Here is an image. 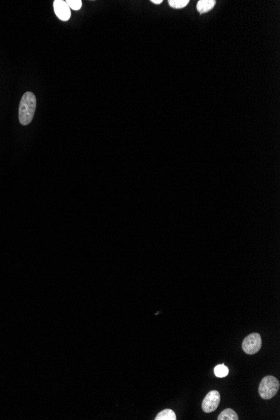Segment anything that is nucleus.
<instances>
[{"label":"nucleus","instance_id":"nucleus-12","mask_svg":"<svg viewBox=\"0 0 280 420\" xmlns=\"http://www.w3.org/2000/svg\"><path fill=\"white\" fill-rule=\"evenodd\" d=\"M151 2H152L153 4H155V5H160L161 3H163V0H152Z\"/></svg>","mask_w":280,"mask_h":420},{"label":"nucleus","instance_id":"nucleus-3","mask_svg":"<svg viewBox=\"0 0 280 420\" xmlns=\"http://www.w3.org/2000/svg\"><path fill=\"white\" fill-rule=\"evenodd\" d=\"M243 350L248 355H254L262 347V338L258 333H252L243 340L242 344Z\"/></svg>","mask_w":280,"mask_h":420},{"label":"nucleus","instance_id":"nucleus-9","mask_svg":"<svg viewBox=\"0 0 280 420\" xmlns=\"http://www.w3.org/2000/svg\"><path fill=\"white\" fill-rule=\"evenodd\" d=\"M228 373H229L228 368L225 365H223V364L218 365L214 368V373H215V375L218 378H225V377L228 375Z\"/></svg>","mask_w":280,"mask_h":420},{"label":"nucleus","instance_id":"nucleus-2","mask_svg":"<svg viewBox=\"0 0 280 420\" xmlns=\"http://www.w3.org/2000/svg\"><path fill=\"white\" fill-rule=\"evenodd\" d=\"M279 381L273 376H267L261 381L258 388V393L263 399H271L278 393Z\"/></svg>","mask_w":280,"mask_h":420},{"label":"nucleus","instance_id":"nucleus-11","mask_svg":"<svg viewBox=\"0 0 280 420\" xmlns=\"http://www.w3.org/2000/svg\"><path fill=\"white\" fill-rule=\"evenodd\" d=\"M65 3L73 10H79L83 7V2L81 0H67Z\"/></svg>","mask_w":280,"mask_h":420},{"label":"nucleus","instance_id":"nucleus-7","mask_svg":"<svg viewBox=\"0 0 280 420\" xmlns=\"http://www.w3.org/2000/svg\"><path fill=\"white\" fill-rule=\"evenodd\" d=\"M155 420H176V414L174 411L170 408L165 409L158 413L155 417Z\"/></svg>","mask_w":280,"mask_h":420},{"label":"nucleus","instance_id":"nucleus-4","mask_svg":"<svg viewBox=\"0 0 280 420\" xmlns=\"http://www.w3.org/2000/svg\"><path fill=\"white\" fill-rule=\"evenodd\" d=\"M221 395L220 393L217 390H213L206 394L204 400H203L202 409L205 413H212L218 408L220 404Z\"/></svg>","mask_w":280,"mask_h":420},{"label":"nucleus","instance_id":"nucleus-8","mask_svg":"<svg viewBox=\"0 0 280 420\" xmlns=\"http://www.w3.org/2000/svg\"><path fill=\"white\" fill-rule=\"evenodd\" d=\"M218 420H238V414L232 408H227L219 414Z\"/></svg>","mask_w":280,"mask_h":420},{"label":"nucleus","instance_id":"nucleus-6","mask_svg":"<svg viewBox=\"0 0 280 420\" xmlns=\"http://www.w3.org/2000/svg\"><path fill=\"white\" fill-rule=\"evenodd\" d=\"M216 5V1L214 0H200L197 3L196 8L197 10L200 14L203 13H206L210 11Z\"/></svg>","mask_w":280,"mask_h":420},{"label":"nucleus","instance_id":"nucleus-1","mask_svg":"<svg viewBox=\"0 0 280 420\" xmlns=\"http://www.w3.org/2000/svg\"><path fill=\"white\" fill-rule=\"evenodd\" d=\"M36 103V97L31 92H26L23 95L19 107V120L22 125H28L32 122Z\"/></svg>","mask_w":280,"mask_h":420},{"label":"nucleus","instance_id":"nucleus-5","mask_svg":"<svg viewBox=\"0 0 280 420\" xmlns=\"http://www.w3.org/2000/svg\"><path fill=\"white\" fill-rule=\"evenodd\" d=\"M53 7H54V11L58 19L62 21H68L70 20L71 9L68 6L67 4L65 3L64 0H55L53 2Z\"/></svg>","mask_w":280,"mask_h":420},{"label":"nucleus","instance_id":"nucleus-10","mask_svg":"<svg viewBox=\"0 0 280 420\" xmlns=\"http://www.w3.org/2000/svg\"><path fill=\"white\" fill-rule=\"evenodd\" d=\"M168 3L174 9H182L188 5L189 0H170Z\"/></svg>","mask_w":280,"mask_h":420}]
</instances>
